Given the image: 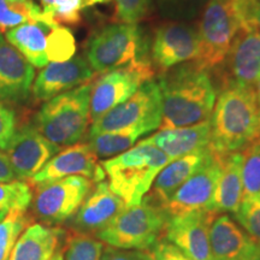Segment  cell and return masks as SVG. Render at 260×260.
<instances>
[{
    "label": "cell",
    "instance_id": "cell-1",
    "mask_svg": "<svg viewBox=\"0 0 260 260\" xmlns=\"http://www.w3.org/2000/svg\"><path fill=\"white\" fill-rule=\"evenodd\" d=\"M162 115L159 129L197 125L209 121L217 92L209 70L188 61L160 73Z\"/></svg>",
    "mask_w": 260,
    "mask_h": 260
},
{
    "label": "cell",
    "instance_id": "cell-2",
    "mask_svg": "<svg viewBox=\"0 0 260 260\" xmlns=\"http://www.w3.org/2000/svg\"><path fill=\"white\" fill-rule=\"evenodd\" d=\"M254 88L225 84L211 115V148L219 154L241 152L259 136Z\"/></svg>",
    "mask_w": 260,
    "mask_h": 260
},
{
    "label": "cell",
    "instance_id": "cell-3",
    "mask_svg": "<svg viewBox=\"0 0 260 260\" xmlns=\"http://www.w3.org/2000/svg\"><path fill=\"white\" fill-rule=\"evenodd\" d=\"M170 161L155 146L140 141L126 152L104 160L102 167L113 193L126 207H132L144 200L159 171Z\"/></svg>",
    "mask_w": 260,
    "mask_h": 260
},
{
    "label": "cell",
    "instance_id": "cell-4",
    "mask_svg": "<svg viewBox=\"0 0 260 260\" xmlns=\"http://www.w3.org/2000/svg\"><path fill=\"white\" fill-rule=\"evenodd\" d=\"M149 54L151 40L139 23L106 25L90 38L87 46V61L96 74L151 63Z\"/></svg>",
    "mask_w": 260,
    "mask_h": 260
},
{
    "label": "cell",
    "instance_id": "cell-5",
    "mask_svg": "<svg viewBox=\"0 0 260 260\" xmlns=\"http://www.w3.org/2000/svg\"><path fill=\"white\" fill-rule=\"evenodd\" d=\"M93 83L81 84L42 105L35 126L48 141L61 148L77 144L83 138L90 122Z\"/></svg>",
    "mask_w": 260,
    "mask_h": 260
},
{
    "label": "cell",
    "instance_id": "cell-6",
    "mask_svg": "<svg viewBox=\"0 0 260 260\" xmlns=\"http://www.w3.org/2000/svg\"><path fill=\"white\" fill-rule=\"evenodd\" d=\"M168 220L164 207L148 195L140 204L123 210L95 235L110 247L147 251L164 235Z\"/></svg>",
    "mask_w": 260,
    "mask_h": 260
},
{
    "label": "cell",
    "instance_id": "cell-7",
    "mask_svg": "<svg viewBox=\"0 0 260 260\" xmlns=\"http://www.w3.org/2000/svg\"><path fill=\"white\" fill-rule=\"evenodd\" d=\"M161 115L160 89L157 81L152 79L142 84L125 102L93 122L88 136L132 126H144L152 133L160 126Z\"/></svg>",
    "mask_w": 260,
    "mask_h": 260
},
{
    "label": "cell",
    "instance_id": "cell-8",
    "mask_svg": "<svg viewBox=\"0 0 260 260\" xmlns=\"http://www.w3.org/2000/svg\"><path fill=\"white\" fill-rule=\"evenodd\" d=\"M199 54L194 61L211 70L225 60L235 40L239 25L232 9V0H209L201 11Z\"/></svg>",
    "mask_w": 260,
    "mask_h": 260
},
{
    "label": "cell",
    "instance_id": "cell-9",
    "mask_svg": "<svg viewBox=\"0 0 260 260\" xmlns=\"http://www.w3.org/2000/svg\"><path fill=\"white\" fill-rule=\"evenodd\" d=\"M93 181L69 176L38 188L32 198L34 214L46 225H57L73 218L92 189Z\"/></svg>",
    "mask_w": 260,
    "mask_h": 260
},
{
    "label": "cell",
    "instance_id": "cell-10",
    "mask_svg": "<svg viewBox=\"0 0 260 260\" xmlns=\"http://www.w3.org/2000/svg\"><path fill=\"white\" fill-rule=\"evenodd\" d=\"M154 74L151 63L130 65L103 74L93 83L90 93V122H95L113 107L125 102L142 84L153 79Z\"/></svg>",
    "mask_w": 260,
    "mask_h": 260
},
{
    "label": "cell",
    "instance_id": "cell-11",
    "mask_svg": "<svg viewBox=\"0 0 260 260\" xmlns=\"http://www.w3.org/2000/svg\"><path fill=\"white\" fill-rule=\"evenodd\" d=\"M199 30L189 22L168 21L151 41V63L154 71L164 73L176 65L193 61L199 54Z\"/></svg>",
    "mask_w": 260,
    "mask_h": 260
},
{
    "label": "cell",
    "instance_id": "cell-12",
    "mask_svg": "<svg viewBox=\"0 0 260 260\" xmlns=\"http://www.w3.org/2000/svg\"><path fill=\"white\" fill-rule=\"evenodd\" d=\"M223 155L212 149L203 167L191 175L162 205L169 217L181 216L199 210H211V201L220 174Z\"/></svg>",
    "mask_w": 260,
    "mask_h": 260
},
{
    "label": "cell",
    "instance_id": "cell-13",
    "mask_svg": "<svg viewBox=\"0 0 260 260\" xmlns=\"http://www.w3.org/2000/svg\"><path fill=\"white\" fill-rule=\"evenodd\" d=\"M59 151V146L48 141L37 126L27 124L16 130L6 147V155L16 178L25 182L30 181Z\"/></svg>",
    "mask_w": 260,
    "mask_h": 260
},
{
    "label": "cell",
    "instance_id": "cell-14",
    "mask_svg": "<svg viewBox=\"0 0 260 260\" xmlns=\"http://www.w3.org/2000/svg\"><path fill=\"white\" fill-rule=\"evenodd\" d=\"M218 213L213 210L169 217L164 236L191 260H212L210 229Z\"/></svg>",
    "mask_w": 260,
    "mask_h": 260
},
{
    "label": "cell",
    "instance_id": "cell-15",
    "mask_svg": "<svg viewBox=\"0 0 260 260\" xmlns=\"http://www.w3.org/2000/svg\"><path fill=\"white\" fill-rule=\"evenodd\" d=\"M69 176H83L94 183L104 181L105 171L88 144H75L59 151L30 180L37 188Z\"/></svg>",
    "mask_w": 260,
    "mask_h": 260
},
{
    "label": "cell",
    "instance_id": "cell-16",
    "mask_svg": "<svg viewBox=\"0 0 260 260\" xmlns=\"http://www.w3.org/2000/svg\"><path fill=\"white\" fill-rule=\"evenodd\" d=\"M94 74L88 61L81 56H74L65 61H51L42 68L34 80L32 94L37 100L47 102L61 93L89 82Z\"/></svg>",
    "mask_w": 260,
    "mask_h": 260
},
{
    "label": "cell",
    "instance_id": "cell-17",
    "mask_svg": "<svg viewBox=\"0 0 260 260\" xmlns=\"http://www.w3.org/2000/svg\"><path fill=\"white\" fill-rule=\"evenodd\" d=\"M34 65L0 34V100L24 102L35 80Z\"/></svg>",
    "mask_w": 260,
    "mask_h": 260
},
{
    "label": "cell",
    "instance_id": "cell-18",
    "mask_svg": "<svg viewBox=\"0 0 260 260\" xmlns=\"http://www.w3.org/2000/svg\"><path fill=\"white\" fill-rule=\"evenodd\" d=\"M212 260H260V245L228 214H219L210 229Z\"/></svg>",
    "mask_w": 260,
    "mask_h": 260
},
{
    "label": "cell",
    "instance_id": "cell-19",
    "mask_svg": "<svg viewBox=\"0 0 260 260\" xmlns=\"http://www.w3.org/2000/svg\"><path fill=\"white\" fill-rule=\"evenodd\" d=\"M125 209L124 201L107 182H96L74 216L73 224L80 233L96 234Z\"/></svg>",
    "mask_w": 260,
    "mask_h": 260
},
{
    "label": "cell",
    "instance_id": "cell-20",
    "mask_svg": "<svg viewBox=\"0 0 260 260\" xmlns=\"http://www.w3.org/2000/svg\"><path fill=\"white\" fill-rule=\"evenodd\" d=\"M226 82L254 87L260 75V30H239L225 58Z\"/></svg>",
    "mask_w": 260,
    "mask_h": 260
},
{
    "label": "cell",
    "instance_id": "cell-21",
    "mask_svg": "<svg viewBox=\"0 0 260 260\" xmlns=\"http://www.w3.org/2000/svg\"><path fill=\"white\" fill-rule=\"evenodd\" d=\"M141 141L155 146L164 152L171 161L184 155L206 151L211 148L210 119L197 125L159 129L155 134Z\"/></svg>",
    "mask_w": 260,
    "mask_h": 260
},
{
    "label": "cell",
    "instance_id": "cell-22",
    "mask_svg": "<svg viewBox=\"0 0 260 260\" xmlns=\"http://www.w3.org/2000/svg\"><path fill=\"white\" fill-rule=\"evenodd\" d=\"M56 21L42 15L40 18L27 22L5 32V38L37 68H44L50 63L47 58L48 37L56 27Z\"/></svg>",
    "mask_w": 260,
    "mask_h": 260
},
{
    "label": "cell",
    "instance_id": "cell-23",
    "mask_svg": "<svg viewBox=\"0 0 260 260\" xmlns=\"http://www.w3.org/2000/svg\"><path fill=\"white\" fill-rule=\"evenodd\" d=\"M64 230L35 223L21 234L8 260H51L59 248Z\"/></svg>",
    "mask_w": 260,
    "mask_h": 260
},
{
    "label": "cell",
    "instance_id": "cell-24",
    "mask_svg": "<svg viewBox=\"0 0 260 260\" xmlns=\"http://www.w3.org/2000/svg\"><path fill=\"white\" fill-rule=\"evenodd\" d=\"M211 152L212 148H209L168 162L155 177L149 197L162 206L191 175L203 167Z\"/></svg>",
    "mask_w": 260,
    "mask_h": 260
},
{
    "label": "cell",
    "instance_id": "cell-25",
    "mask_svg": "<svg viewBox=\"0 0 260 260\" xmlns=\"http://www.w3.org/2000/svg\"><path fill=\"white\" fill-rule=\"evenodd\" d=\"M241 152L224 154L220 165V174L217 181L211 210L235 214L243 199V186L241 175Z\"/></svg>",
    "mask_w": 260,
    "mask_h": 260
},
{
    "label": "cell",
    "instance_id": "cell-26",
    "mask_svg": "<svg viewBox=\"0 0 260 260\" xmlns=\"http://www.w3.org/2000/svg\"><path fill=\"white\" fill-rule=\"evenodd\" d=\"M149 133L144 126H132L88 136V145L96 157L110 159L134 147L140 138Z\"/></svg>",
    "mask_w": 260,
    "mask_h": 260
},
{
    "label": "cell",
    "instance_id": "cell-27",
    "mask_svg": "<svg viewBox=\"0 0 260 260\" xmlns=\"http://www.w3.org/2000/svg\"><path fill=\"white\" fill-rule=\"evenodd\" d=\"M47 17L59 24L74 25L81 21L87 9L109 3L110 0H39Z\"/></svg>",
    "mask_w": 260,
    "mask_h": 260
},
{
    "label": "cell",
    "instance_id": "cell-28",
    "mask_svg": "<svg viewBox=\"0 0 260 260\" xmlns=\"http://www.w3.org/2000/svg\"><path fill=\"white\" fill-rule=\"evenodd\" d=\"M42 15L40 5L32 0H0V31H8Z\"/></svg>",
    "mask_w": 260,
    "mask_h": 260
},
{
    "label": "cell",
    "instance_id": "cell-29",
    "mask_svg": "<svg viewBox=\"0 0 260 260\" xmlns=\"http://www.w3.org/2000/svg\"><path fill=\"white\" fill-rule=\"evenodd\" d=\"M27 210H10L0 222V260H8L15 243L30 224Z\"/></svg>",
    "mask_w": 260,
    "mask_h": 260
},
{
    "label": "cell",
    "instance_id": "cell-30",
    "mask_svg": "<svg viewBox=\"0 0 260 260\" xmlns=\"http://www.w3.org/2000/svg\"><path fill=\"white\" fill-rule=\"evenodd\" d=\"M243 198L260 197V138L241 151Z\"/></svg>",
    "mask_w": 260,
    "mask_h": 260
},
{
    "label": "cell",
    "instance_id": "cell-31",
    "mask_svg": "<svg viewBox=\"0 0 260 260\" xmlns=\"http://www.w3.org/2000/svg\"><path fill=\"white\" fill-rule=\"evenodd\" d=\"M104 249L102 241L88 234H73L67 241L63 260H100Z\"/></svg>",
    "mask_w": 260,
    "mask_h": 260
},
{
    "label": "cell",
    "instance_id": "cell-32",
    "mask_svg": "<svg viewBox=\"0 0 260 260\" xmlns=\"http://www.w3.org/2000/svg\"><path fill=\"white\" fill-rule=\"evenodd\" d=\"M209 0H155L158 10L168 21L189 22L201 14Z\"/></svg>",
    "mask_w": 260,
    "mask_h": 260
},
{
    "label": "cell",
    "instance_id": "cell-33",
    "mask_svg": "<svg viewBox=\"0 0 260 260\" xmlns=\"http://www.w3.org/2000/svg\"><path fill=\"white\" fill-rule=\"evenodd\" d=\"M76 42L69 29L57 24L52 29L48 37L47 58L48 61H65L75 56Z\"/></svg>",
    "mask_w": 260,
    "mask_h": 260
},
{
    "label": "cell",
    "instance_id": "cell-34",
    "mask_svg": "<svg viewBox=\"0 0 260 260\" xmlns=\"http://www.w3.org/2000/svg\"><path fill=\"white\" fill-rule=\"evenodd\" d=\"M32 190L24 181H12L8 183L0 182V207L8 210H27L31 205Z\"/></svg>",
    "mask_w": 260,
    "mask_h": 260
},
{
    "label": "cell",
    "instance_id": "cell-35",
    "mask_svg": "<svg viewBox=\"0 0 260 260\" xmlns=\"http://www.w3.org/2000/svg\"><path fill=\"white\" fill-rule=\"evenodd\" d=\"M235 217L245 232L260 245V197L243 198Z\"/></svg>",
    "mask_w": 260,
    "mask_h": 260
},
{
    "label": "cell",
    "instance_id": "cell-36",
    "mask_svg": "<svg viewBox=\"0 0 260 260\" xmlns=\"http://www.w3.org/2000/svg\"><path fill=\"white\" fill-rule=\"evenodd\" d=\"M117 17L123 23H139L151 11L152 0H115Z\"/></svg>",
    "mask_w": 260,
    "mask_h": 260
},
{
    "label": "cell",
    "instance_id": "cell-37",
    "mask_svg": "<svg viewBox=\"0 0 260 260\" xmlns=\"http://www.w3.org/2000/svg\"><path fill=\"white\" fill-rule=\"evenodd\" d=\"M260 0H232V9L239 30H254Z\"/></svg>",
    "mask_w": 260,
    "mask_h": 260
},
{
    "label": "cell",
    "instance_id": "cell-38",
    "mask_svg": "<svg viewBox=\"0 0 260 260\" xmlns=\"http://www.w3.org/2000/svg\"><path fill=\"white\" fill-rule=\"evenodd\" d=\"M146 253L149 260H191L186 253L167 239H159Z\"/></svg>",
    "mask_w": 260,
    "mask_h": 260
},
{
    "label": "cell",
    "instance_id": "cell-39",
    "mask_svg": "<svg viewBox=\"0 0 260 260\" xmlns=\"http://www.w3.org/2000/svg\"><path fill=\"white\" fill-rule=\"evenodd\" d=\"M16 132L15 112L0 102V149H6Z\"/></svg>",
    "mask_w": 260,
    "mask_h": 260
},
{
    "label": "cell",
    "instance_id": "cell-40",
    "mask_svg": "<svg viewBox=\"0 0 260 260\" xmlns=\"http://www.w3.org/2000/svg\"><path fill=\"white\" fill-rule=\"evenodd\" d=\"M100 260H149L147 253L136 249H121L106 247L103 249Z\"/></svg>",
    "mask_w": 260,
    "mask_h": 260
},
{
    "label": "cell",
    "instance_id": "cell-41",
    "mask_svg": "<svg viewBox=\"0 0 260 260\" xmlns=\"http://www.w3.org/2000/svg\"><path fill=\"white\" fill-rule=\"evenodd\" d=\"M16 175L12 169L10 160L6 153H2L0 152V182L2 183H8V182L16 181Z\"/></svg>",
    "mask_w": 260,
    "mask_h": 260
},
{
    "label": "cell",
    "instance_id": "cell-42",
    "mask_svg": "<svg viewBox=\"0 0 260 260\" xmlns=\"http://www.w3.org/2000/svg\"><path fill=\"white\" fill-rule=\"evenodd\" d=\"M254 93H255V96H256V102H258V106H259V110H260V75L258 77V80H256V82L254 84Z\"/></svg>",
    "mask_w": 260,
    "mask_h": 260
},
{
    "label": "cell",
    "instance_id": "cell-43",
    "mask_svg": "<svg viewBox=\"0 0 260 260\" xmlns=\"http://www.w3.org/2000/svg\"><path fill=\"white\" fill-rule=\"evenodd\" d=\"M63 255H64V251H61V249H59V252H57L56 254H54L53 258H52L51 260H63Z\"/></svg>",
    "mask_w": 260,
    "mask_h": 260
},
{
    "label": "cell",
    "instance_id": "cell-44",
    "mask_svg": "<svg viewBox=\"0 0 260 260\" xmlns=\"http://www.w3.org/2000/svg\"><path fill=\"white\" fill-rule=\"evenodd\" d=\"M9 211L10 210L5 209V207H0V222H2V220L4 219V217L6 216V214H8Z\"/></svg>",
    "mask_w": 260,
    "mask_h": 260
},
{
    "label": "cell",
    "instance_id": "cell-45",
    "mask_svg": "<svg viewBox=\"0 0 260 260\" xmlns=\"http://www.w3.org/2000/svg\"><path fill=\"white\" fill-rule=\"evenodd\" d=\"M255 24H256V28H258L259 30H260V6H259V10H258V14H256Z\"/></svg>",
    "mask_w": 260,
    "mask_h": 260
},
{
    "label": "cell",
    "instance_id": "cell-46",
    "mask_svg": "<svg viewBox=\"0 0 260 260\" xmlns=\"http://www.w3.org/2000/svg\"><path fill=\"white\" fill-rule=\"evenodd\" d=\"M259 136H260V111H259Z\"/></svg>",
    "mask_w": 260,
    "mask_h": 260
}]
</instances>
